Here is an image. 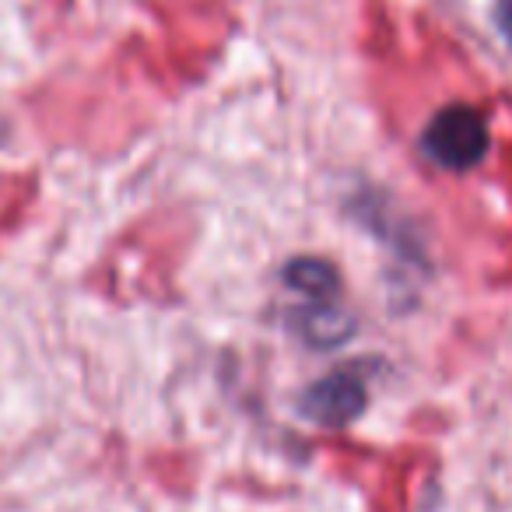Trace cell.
<instances>
[{
    "instance_id": "obj_1",
    "label": "cell",
    "mask_w": 512,
    "mask_h": 512,
    "mask_svg": "<svg viewBox=\"0 0 512 512\" xmlns=\"http://www.w3.org/2000/svg\"><path fill=\"white\" fill-rule=\"evenodd\" d=\"M425 155L435 158L442 169H474L488 151V127L484 116L470 106H446L432 123H428L425 137Z\"/></svg>"
},
{
    "instance_id": "obj_2",
    "label": "cell",
    "mask_w": 512,
    "mask_h": 512,
    "mask_svg": "<svg viewBox=\"0 0 512 512\" xmlns=\"http://www.w3.org/2000/svg\"><path fill=\"white\" fill-rule=\"evenodd\" d=\"M365 379L358 369H337L313 383L302 397V414L323 428H341L351 425L358 414L365 411Z\"/></svg>"
},
{
    "instance_id": "obj_3",
    "label": "cell",
    "mask_w": 512,
    "mask_h": 512,
    "mask_svg": "<svg viewBox=\"0 0 512 512\" xmlns=\"http://www.w3.org/2000/svg\"><path fill=\"white\" fill-rule=\"evenodd\" d=\"M288 288L302 295L306 302H330L337 295V271L323 260H295L285 271Z\"/></svg>"
},
{
    "instance_id": "obj_4",
    "label": "cell",
    "mask_w": 512,
    "mask_h": 512,
    "mask_svg": "<svg viewBox=\"0 0 512 512\" xmlns=\"http://www.w3.org/2000/svg\"><path fill=\"white\" fill-rule=\"evenodd\" d=\"M495 18H498V29H502V36L512 43V0H498Z\"/></svg>"
}]
</instances>
